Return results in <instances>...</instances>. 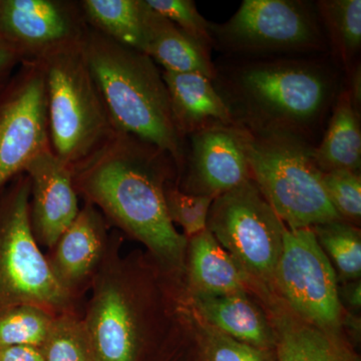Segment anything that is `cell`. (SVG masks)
Masks as SVG:
<instances>
[{
	"mask_svg": "<svg viewBox=\"0 0 361 361\" xmlns=\"http://www.w3.org/2000/svg\"><path fill=\"white\" fill-rule=\"evenodd\" d=\"M78 197L96 207L110 226L148 248L168 275L185 268L188 240L168 215L165 190L177 176L165 152L134 135L116 132L73 168Z\"/></svg>",
	"mask_w": 361,
	"mask_h": 361,
	"instance_id": "1",
	"label": "cell"
},
{
	"mask_svg": "<svg viewBox=\"0 0 361 361\" xmlns=\"http://www.w3.org/2000/svg\"><path fill=\"white\" fill-rule=\"evenodd\" d=\"M85 54L116 132L165 152L179 179L187 149L178 130L167 87L155 61L89 27Z\"/></svg>",
	"mask_w": 361,
	"mask_h": 361,
	"instance_id": "2",
	"label": "cell"
},
{
	"mask_svg": "<svg viewBox=\"0 0 361 361\" xmlns=\"http://www.w3.org/2000/svg\"><path fill=\"white\" fill-rule=\"evenodd\" d=\"M235 122L252 130H279L307 137L336 90L330 71L317 61L276 59L238 66L226 80Z\"/></svg>",
	"mask_w": 361,
	"mask_h": 361,
	"instance_id": "3",
	"label": "cell"
},
{
	"mask_svg": "<svg viewBox=\"0 0 361 361\" xmlns=\"http://www.w3.org/2000/svg\"><path fill=\"white\" fill-rule=\"evenodd\" d=\"M121 244L120 233H111L82 313L94 361H139L155 329L151 273L130 256H122Z\"/></svg>",
	"mask_w": 361,
	"mask_h": 361,
	"instance_id": "4",
	"label": "cell"
},
{
	"mask_svg": "<svg viewBox=\"0 0 361 361\" xmlns=\"http://www.w3.org/2000/svg\"><path fill=\"white\" fill-rule=\"evenodd\" d=\"M252 179L287 229L343 220L330 202L307 137L236 123Z\"/></svg>",
	"mask_w": 361,
	"mask_h": 361,
	"instance_id": "5",
	"label": "cell"
},
{
	"mask_svg": "<svg viewBox=\"0 0 361 361\" xmlns=\"http://www.w3.org/2000/svg\"><path fill=\"white\" fill-rule=\"evenodd\" d=\"M84 44L63 47L37 59L44 73L49 144L71 168L116 132L90 70Z\"/></svg>",
	"mask_w": 361,
	"mask_h": 361,
	"instance_id": "6",
	"label": "cell"
},
{
	"mask_svg": "<svg viewBox=\"0 0 361 361\" xmlns=\"http://www.w3.org/2000/svg\"><path fill=\"white\" fill-rule=\"evenodd\" d=\"M30 180L20 174L0 192V312L32 304L56 314L82 312L54 279L30 223Z\"/></svg>",
	"mask_w": 361,
	"mask_h": 361,
	"instance_id": "7",
	"label": "cell"
},
{
	"mask_svg": "<svg viewBox=\"0 0 361 361\" xmlns=\"http://www.w3.org/2000/svg\"><path fill=\"white\" fill-rule=\"evenodd\" d=\"M207 230L249 277L274 286L286 226L253 179L214 199Z\"/></svg>",
	"mask_w": 361,
	"mask_h": 361,
	"instance_id": "8",
	"label": "cell"
},
{
	"mask_svg": "<svg viewBox=\"0 0 361 361\" xmlns=\"http://www.w3.org/2000/svg\"><path fill=\"white\" fill-rule=\"evenodd\" d=\"M209 30L213 42L236 54L320 51L325 44L317 14L295 0H244L229 20Z\"/></svg>",
	"mask_w": 361,
	"mask_h": 361,
	"instance_id": "9",
	"label": "cell"
},
{
	"mask_svg": "<svg viewBox=\"0 0 361 361\" xmlns=\"http://www.w3.org/2000/svg\"><path fill=\"white\" fill-rule=\"evenodd\" d=\"M274 286L303 322L338 332L342 304L337 273L312 228L285 230Z\"/></svg>",
	"mask_w": 361,
	"mask_h": 361,
	"instance_id": "10",
	"label": "cell"
},
{
	"mask_svg": "<svg viewBox=\"0 0 361 361\" xmlns=\"http://www.w3.org/2000/svg\"><path fill=\"white\" fill-rule=\"evenodd\" d=\"M49 147L42 66L25 61L0 90V192Z\"/></svg>",
	"mask_w": 361,
	"mask_h": 361,
	"instance_id": "11",
	"label": "cell"
},
{
	"mask_svg": "<svg viewBox=\"0 0 361 361\" xmlns=\"http://www.w3.org/2000/svg\"><path fill=\"white\" fill-rule=\"evenodd\" d=\"M87 32L78 1L4 0L0 35L21 52L25 61L84 44Z\"/></svg>",
	"mask_w": 361,
	"mask_h": 361,
	"instance_id": "12",
	"label": "cell"
},
{
	"mask_svg": "<svg viewBox=\"0 0 361 361\" xmlns=\"http://www.w3.org/2000/svg\"><path fill=\"white\" fill-rule=\"evenodd\" d=\"M30 180V223L40 248L51 250L80 212L73 168L51 147L35 155L25 170Z\"/></svg>",
	"mask_w": 361,
	"mask_h": 361,
	"instance_id": "13",
	"label": "cell"
},
{
	"mask_svg": "<svg viewBox=\"0 0 361 361\" xmlns=\"http://www.w3.org/2000/svg\"><path fill=\"white\" fill-rule=\"evenodd\" d=\"M111 226L92 204L85 203L70 227L45 255L59 286L82 301L103 265L110 246Z\"/></svg>",
	"mask_w": 361,
	"mask_h": 361,
	"instance_id": "14",
	"label": "cell"
},
{
	"mask_svg": "<svg viewBox=\"0 0 361 361\" xmlns=\"http://www.w3.org/2000/svg\"><path fill=\"white\" fill-rule=\"evenodd\" d=\"M235 126H211L190 135L191 149L182 171L187 170L182 191L215 199L252 179Z\"/></svg>",
	"mask_w": 361,
	"mask_h": 361,
	"instance_id": "15",
	"label": "cell"
},
{
	"mask_svg": "<svg viewBox=\"0 0 361 361\" xmlns=\"http://www.w3.org/2000/svg\"><path fill=\"white\" fill-rule=\"evenodd\" d=\"M171 110L183 137L211 126L236 125L212 80L198 73L163 71Z\"/></svg>",
	"mask_w": 361,
	"mask_h": 361,
	"instance_id": "16",
	"label": "cell"
},
{
	"mask_svg": "<svg viewBox=\"0 0 361 361\" xmlns=\"http://www.w3.org/2000/svg\"><path fill=\"white\" fill-rule=\"evenodd\" d=\"M191 301L206 324L226 336L264 350L275 345L272 326L246 292L220 295L191 294Z\"/></svg>",
	"mask_w": 361,
	"mask_h": 361,
	"instance_id": "17",
	"label": "cell"
},
{
	"mask_svg": "<svg viewBox=\"0 0 361 361\" xmlns=\"http://www.w3.org/2000/svg\"><path fill=\"white\" fill-rule=\"evenodd\" d=\"M187 240L191 294L220 295L246 292L251 278L208 230Z\"/></svg>",
	"mask_w": 361,
	"mask_h": 361,
	"instance_id": "18",
	"label": "cell"
},
{
	"mask_svg": "<svg viewBox=\"0 0 361 361\" xmlns=\"http://www.w3.org/2000/svg\"><path fill=\"white\" fill-rule=\"evenodd\" d=\"M147 4V1H146ZM142 52L170 73H198L213 80L216 70L208 49L147 4Z\"/></svg>",
	"mask_w": 361,
	"mask_h": 361,
	"instance_id": "19",
	"label": "cell"
},
{
	"mask_svg": "<svg viewBox=\"0 0 361 361\" xmlns=\"http://www.w3.org/2000/svg\"><path fill=\"white\" fill-rule=\"evenodd\" d=\"M314 159L322 173L334 170L360 172V118L349 90L342 92L337 99L329 129L322 144L314 148Z\"/></svg>",
	"mask_w": 361,
	"mask_h": 361,
	"instance_id": "20",
	"label": "cell"
},
{
	"mask_svg": "<svg viewBox=\"0 0 361 361\" xmlns=\"http://www.w3.org/2000/svg\"><path fill=\"white\" fill-rule=\"evenodd\" d=\"M276 361H358L336 332L285 317L279 323Z\"/></svg>",
	"mask_w": 361,
	"mask_h": 361,
	"instance_id": "21",
	"label": "cell"
},
{
	"mask_svg": "<svg viewBox=\"0 0 361 361\" xmlns=\"http://www.w3.org/2000/svg\"><path fill=\"white\" fill-rule=\"evenodd\" d=\"M87 26L118 44L142 51L146 0H82Z\"/></svg>",
	"mask_w": 361,
	"mask_h": 361,
	"instance_id": "22",
	"label": "cell"
},
{
	"mask_svg": "<svg viewBox=\"0 0 361 361\" xmlns=\"http://www.w3.org/2000/svg\"><path fill=\"white\" fill-rule=\"evenodd\" d=\"M316 239L344 281H357L361 276V236L355 226L344 220L312 228Z\"/></svg>",
	"mask_w": 361,
	"mask_h": 361,
	"instance_id": "23",
	"label": "cell"
},
{
	"mask_svg": "<svg viewBox=\"0 0 361 361\" xmlns=\"http://www.w3.org/2000/svg\"><path fill=\"white\" fill-rule=\"evenodd\" d=\"M58 314L32 304L0 312V348L30 345L42 348Z\"/></svg>",
	"mask_w": 361,
	"mask_h": 361,
	"instance_id": "24",
	"label": "cell"
},
{
	"mask_svg": "<svg viewBox=\"0 0 361 361\" xmlns=\"http://www.w3.org/2000/svg\"><path fill=\"white\" fill-rule=\"evenodd\" d=\"M40 349L45 361H94L82 312L56 315Z\"/></svg>",
	"mask_w": 361,
	"mask_h": 361,
	"instance_id": "25",
	"label": "cell"
},
{
	"mask_svg": "<svg viewBox=\"0 0 361 361\" xmlns=\"http://www.w3.org/2000/svg\"><path fill=\"white\" fill-rule=\"evenodd\" d=\"M319 7L334 44L344 63H348L360 51L361 45L360 0L320 1Z\"/></svg>",
	"mask_w": 361,
	"mask_h": 361,
	"instance_id": "26",
	"label": "cell"
},
{
	"mask_svg": "<svg viewBox=\"0 0 361 361\" xmlns=\"http://www.w3.org/2000/svg\"><path fill=\"white\" fill-rule=\"evenodd\" d=\"M214 198L204 195L188 194L171 182L166 187L165 201L173 224L184 230L187 239L205 231L209 211Z\"/></svg>",
	"mask_w": 361,
	"mask_h": 361,
	"instance_id": "27",
	"label": "cell"
},
{
	"mask_svg": "<svg viewBox=\"0 0 361 361\" xmlns=\"http://www.w3.org/2000/svg\"><path fill=\"white\" fill-rule=\"evenodd\" d=\"M323 186L330 202L343 220L360 223L361 178L360 172L334 170L323 173Z\"/></svg>",
	"mask_w": 361,
	"mask_h": 361,
	"instance_id": "28",
	"label": "cell"
},
{
	"mask_svg": "<svg viewBox=\"0 0 361 361\" xmlns=\"http://www.w3.org/2000/svg\"><path fill=\"white\" fill-rule=\"evenodd\" d=\"M152 9L172 21L182 32L196 40L206 49L213 44L210 23L199 13L192 0H146Z\"/></svg>",
	"mask_w": 361,
	"mask_h": 361,
	"instance_id": "29",
	"label": "cell"
},
{
	"mask_svg": "<svg viewBox=\"0 0 361 361\" xmlns=\"http://www.w3.org/2000/svg\"><path fill=\"white\" fill-rule=\"evenodd\" d=\"M206 361H268L267 350L226 336L206 324L201 329Z\"/></svg>",
	"mask_w": 361,
	"mask_h": 361,
	"instance_id": "30",
	"label": "cell"
},
{
	"mask_svg": "<svg viewBox=\"0 0 361 361\" xmlns=\"http://www.w3.org/2000/svg\"><path fill=\"white\" fill-rule=\"evenodd\" d=\"M25 61L21 52L0 35V90L11 80L16 68Z\"/></svg>",
	"mask_w": 361,
	"mask_h": 361,
	"instance_id": "31",
	"label": "cell"
},
{
	"mask_svg": "<svg viewBox=\"0 0 361 361\" xmlns=\"http://www.w3.org/2000/svg\"><path fill=\"white\" fill-rule=\"evenodd\" d=\"M0 361H45L42 349L30 345L0 348Z\"/></svg>",
	"mask_w": 361,
	"mask_h": 361,
	"instance_id": "32",
	"label": "cell"
},
{
	"mask_svg": "<svg viewBox=\"0 0 361 361\" xmlns=\"http://www.w3.org/2000/svg\"><path fill=\"white\" fill-rule=\"evenodd\" d=\"M344 297H345L348 303L350 304L353 307L360 310L361 298L360 280L350 282V284L346 287L345 291H344Z\"/></svg>",
	"mask_w": 361,
	"mask_h": 361,
	"instance_id": "33",
	"label": "cell"
},
{
	"mask_svg": "<svg viewBox=\"0 0 361 361\" xmlns=\"http://www.w3.org/2000/svg\"><path fill=\"white\" fill-rule=\"evenodd\" d=\"M2 4H4V0H0V13H1Z\"/></svg>",
	"mask_w": 361,
	"mask_h": 361,
	"instance_id": "34",
	"label": "cell"
}]
</instances>
